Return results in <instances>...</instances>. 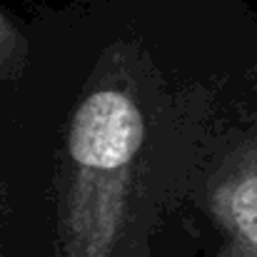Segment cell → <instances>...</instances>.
Segmentation results:
<instances>
[{
	"instance_id": "cell-1",
	"label": "cell",
	"mask_w": 257,
	"mask_h": 257,
	"mask_svg": "<svg viewBox=\"0 0 257 257\" xmlns=\"http://www.w3.org/2000/svg\"><path fill=\"white\" fill-rule=\"evenodd\" d=\"M28 63V43L20 30L10 23V18L0 10V83H10L20 78Z\"/></svg>"
}]
</instances>
